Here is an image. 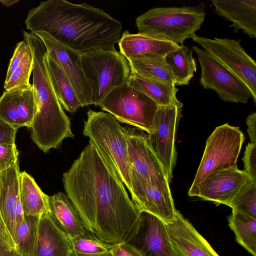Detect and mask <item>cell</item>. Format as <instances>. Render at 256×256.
Returning <instances> with one entry per match:
<instances>
[{
    "instance_id": "obj_37",
    "label": "cell",
    "mask_w": 256,
    "mask_h": 256,
    "mask_svg": "<svg viewBox=\"0 0 256 256\" xmlns=\"http://www.w3.org/2000/svg\"><path fill=\"white\" fill-rule=\"evenodd\" d=\"M110 252L113 256H144L138 248L128 242L113 245Z\"/></svg>"
},
{
    "instance_id": "obj_25",
    "label": "cell",
    "mask_w": 256,
    "mask_h": 256,
    "mask_svg": "<svg viewBox=\"0 0 256 256\" xmlns=\"http://www.w3.org/2000/svg\"><path fill=\"white\" fill-rule=\"evenodd\" d=\"M20 197L25 217L40 218L51 212L49 196L26 172L20 175Z\"/></svg>"
},
{
    "instance_id": "obj_33",
    "label": "cell",
    "mask_w": 256,
    "mask_h": 256,
    "mask_svg": "<svg viewBox=\"0 0 256 256\" xmlns=\"http://www.w3.org/2000/svg\"><path fill=\"white\" fill-rule=\"evenodd\" d=\"M70 240L72 250L82 254L104 253L110 251L113 246L100 240L87 230L84 234Z\"/></svg>"
},
{
    "instance_id": "obj_42",
    "label": "cell",
    "mask_w": 256,
    "mask_h": 256,
    "mask_svg": "<svg viewBox=\"0 0 256 256\" xmlns=\"http://www.w3.org/2000/svg\"><path fill=\"white\" fill-rule=\"evenodd\" d=\"M0 256H14L0 248Z\"/></svg>"
},
{
    "instance_id": "obj_15",
    "label": "cell",
    "mask_w": 256,
    "mask_h": 256,
    "mask_svg": "<svg viewBox=\"0 0 256 256\" xmlns=\"http://www.w3.org/2000/svg\"><path fill=\"white\" fill-rule=\"evenodd\" d=\"M166 224L174 256H220L179 210Z\"/></svg>"
},
{
    "instance_id": "obj_9",
    "label": "cell",
    "mask_w": 256,
    "mask_h": 256,
    "mask_svg": "<svg viewBox=\"0 0 256 256\" xmlns=\"http://www.w3.org/2000/svg\"><path fill=\"white\" fill-rule=\"evenodd\" d=\"M182 108L178 100L169 106H158L154 130L146 134L148 142L162 164L169 184L177 160L176 136Z\"/></svg>"
},
{
    "instance_id": "obj_23",
    "label": "cell",
    "mask_w": 256,
    "mask_h": 256,
    "mask_svg": "<svg viewBox=\"0 0 256 256\" xmlns=\"http://www.w3.org/2000/svg\"><path fill=\"white\" fill-rule=\"evenodd\" d=\"M33 66L34 58L30 46L24 40L18 42L8 66L4 84L6 91L30 86Z\"/></svg>"
},
{
    "instance_id": "obj_14",
    "label": "cell",
    "mask_w": 256,
    "mask_h": 256,
    "mask_svg": "<svg viewBox=\"0 0 256 256\" xmlns=\"http://www.w3.org/2000/svg\"><path fill=\"white\" fill-rule=\"evenodd\" d=\"M125 132L130 176L144 180L166 178L162 164L148 142L146 134L130 127H125Z\"/></svg>"
},
{
    "instance_id": "obj_1",
    "label": "cell",
    "mask_w": 256,
    "mask_h": 256,
    "mask_svg": "<svg viewBox=\"0 0 256 256\" xmlns=\"http://www.w3.org/2000/svg\"><path fill=\"white\" fill-rule=\"evenodd\" d=\"M66 194L85 228L104 242H130L141 222V212L101 152L88 142L62 175Z\"/></svg>"
},
{
    "instance_id": "obj_4",
    "label": "cell",
    "mask_w": 256,
    "mask_h": 256,
    "mask_svg": "<svg viewBox=\"0 0 256 256\" xmlns=\"http://www.w3.org/2000/svg\"><path fill=\"white\" fill-rule=\"evenodd\" d=\"M204 7L201 3L195 6L151 8L136 18L138 34L183 44L200 28L206 16Z\"/></svg>"
},
{
    "instance_id": "obj_11",
    "label": "cell",
    "mask_w": 256,
    "mask_h": 256,
    "mask_svg": "<svg viewBox=\"0 0 256 256\" xmlns=\"http://www.w3.org/2000/svg\"><path fill=\"white\" fill-rule=\"evenodd\" d=\"M201 67L200 82L204 89L214 90L225 102L247 103L252 97L246 85L224 66L212 55L194 46Z\"/></svg>"
},
{
    "instance_id": "obj_30",
    "label": "cell",
    "mask_w": 256,
    "mask_h": 256,
    "mask_svg": "<svg viewBox=\"0 0 256 256\" xmlns=\"http://www.w3.org/2000/svg\"><path fill=\"white\" fill-rule=\"evenodd\" d=\"M228 222L236 240L252 256H256V218L232 212Z\"/></svg>"
},
{
    "instance_id": "obj_38",
    "label": "cell",
    "mask_w": 256,
    "mask_h": 256,
    "mask_svg": "<svg viewBox=\"0 0 256 256\" xmlns=\"http://www.w3.org/2000/svg\"><path fill=\"white\" fill-rule=\"evenodd\" d=\"M17 130L0 120V145L15 144Z\"/></svg>"
},
{
    "instance_id": "obj_2",
    "label": "cell",
    "mask_w": 256,
    "mask_h": 256,
    "mask_svg": "<svg viewBox=\"0 0 256 256\" xmlns=\"http://www.w3.org/2000/svg\"><path fill=\"white\" fill-rule=\"evenodd\" d=\"M24 24L30 32H44L80 53L116 50L122 32V23L104 10L65 0L42 2L29 10Z\"/></svg>"
},
{
    "instance_id": "obj_26",
    "label": "cell",
    "mask_w": 256,
    "mask_h": 256,
    "mask_svg": "<svg viewBox=\"0 0 256 256\" xmlns=\"http://www.w3.org/2000/svg\"><path fill=\"white\" fill-rule=\"evenodd\" d=\"M45 62L52 88L62 109L76 112L82 105L68 77L48 52Z\"/></svg>"
},
{
    "instance_id": "obj_40",
    "label": "cell",
    "mask_w": 256,
    "mask_h": 256,
    "mask_svg": "<svg viewBox=\"0 0 256 256\" xmlns=\"http://www.w3.org/2000/svg\"><path fill=\"white\" fill-rule=\"evenodd\" d=\"M68 256H113L111 254L110 250L100 254H82L76 252L72 250L70 252V255Z\"/></svg>"
},
{
    "instance_id": "obj_28",
    "label": "cell",
    "mask_w": 256,
    "mask_h": 256,
    "mask_svg": "<svg viewBox=\"0 0 256 256\" xmlns=\"http://www.w3.org/2000/svg\"><path fill=\"white\" fill-rule=\"evenodd\" d=\"M165 60L176 80L175 86L188 85L196 72V63L193 51L184 44L168 54Z\"/></svg>"
},
{
    "instance_id": "obj_20",
    "label": "cell",
    "mask_w": 256,
    "mask_h": 256,
    "mask_svg": "<svg viewBox=\"0 0 256 256\" xmlns=\"http://www.w3.org/2000/svg\"><path fill=\"white\" fill-rule=\"evenodd\" d=\"M214 12L232 22L238 33L240 30L251 38H256V0H212Z\"/></svg>"
},
{
    "instance_id": "obj_7",
    "label": "cell",
    "mask_w": 256,
    "mask_h": 256,
    "mask_svg": "<svg viewBox=\"0 0 256 256\" xmlns=\"http://www.w3.org/2000/svg\"><path fill=\"white\" fill-rule=\"evenodd\" d=\"M244 139L239 127L226 123L215 128L206 140L202 160L188 192L189 196H197L200 186L210 176L237 167Z\"/></svg>"
},
{
    "instance_id": "obj_24",
    "label": "cell",
    "mask_w": 256,
    "mask_h": 256,
    "mask_svg": "<svg viewBox=\"0 0 256 256\" xmlns=\"http://www.w3.org/2000/svg\"><path fill=\"white\" fill-rule=\"evenodd\" d=\"M49 200L52 216L70 240L86 232L80 215L66 194L58 192L49 196Z\"/></svg>"
},
{
    "instance_id": "obj_12",
    "label": "cell",
    "mask_w": 256,
    "mask_h": 256,
    "mask_svg": "<svg viewBox=\"0 0 256 256\" xmlns=\"http://www.w3.org/2000/svg\"><path fill=\"white\" fill-rule=\"evenodd\" d=\"M132 200L139 210L152 214L166 223L175 218L172 196L166 178L144 180L130 176Z\"/></svg>"
},
{
    "instance_id": "obj_32",
    "label": "cell",
    "mask_w": 256,
    "mask_h": 256,
    "mask_svg": "<svg viewBox=\"0 0 256 256\" xmlns=\"http://www.w3.org/2000/svg\"><path fill=\"white\" fill-rule=\"evenodd\" d=\"M228 206L233 212L256 218V180L250 179Z\"/></svg>"
},
{
    "instance_id": "obj_22",
    "label": "cell",
    "mask_w": 256,
    "mask_h": 256,
    "mask_svg": "<svg viewBox=\"0 0 256 256\" xmlns=\"http://www.w3.org/2000/svg\"><path fill=\"white\" fill-rule=\"evenodd\" d=\"M20 173L18 162L0 172V210L14 240L18 228L15 210L20 197Z\"/></svg>"
},
{
    "instance_id": "obj_31",
    "label": "cell",
    "mask_w": 256,
    "mask_h": 256,
    "mask_svg": "<svg viewBox=\"0 0 256 256\" xmlns=\"http://www.w3.org/2000/svg\"><path fill=\"white\" fill-rule=\"evenodd\" d=\"M40 218L25 217L18 224L15 240L24 256H37V241Z\"/></svg>"
},
{
    "instance_id": "obj_5",
    "label": "cell",
    "mask_w": 256,
    "mask_h": 256,
    "mask_svg": "<svg viewBox=\"0 0 256 256\" xmlns=\"http://www.w3.org/2000/svg\"><path fill=\"white\" fill-rule=\"evenodd\" d=\"M83 134L113 167L130 193V166L125 127L108 112L90 110Z\"/></svg>"
},
{
    "instance_id": "obj_13",
    "label": "cell",
    "mask_w": 256,
    "mask_h": 256,
    "mask_svg": "<svg viewBox=\"0 0 256 256\" xmlns=\"http://www.w3.org/2000/svg\"><path fill=\"white\" fill-rule=\"evenodd\" d=\"M33 34L42 41L48 55L68 77L82 107L92 104L91 86L82 69L81 53L60 43L44 32L39 31Z\"/></svg>"
},
{
    "instance_id": "obj_17",
    "label": "cell",
    "mask_w": 256,
    "mask_h": 256,
    "mask_svg": "<svg viewBox=\"0 0 256 256\" xmlns=\"http://www.w3.org/2000/svg\"><path fill=\"white\" fill-rule=\"evenodd\" d=\"M142 222L133 245L144 256H174L166 223L156 216L141 212Z\"/></svg>"
},
{
    "instance_id": "obj_8",
    "label": "cell",
    "mask_w": 256,
    "mask_h": 256,
    "mask_svg": "<svg viewBox=\"0 0 256 256\" xmlns=\"http://www.w3.org/2000/svg\"><path fill=\"white\" fill-rule=\"evenodd\" d=\"M99 106L118 121L150 134L158 106L148 96L128 83L112 90Z\"/></svg>"
},
{
    "instance_id": "obj_43",
    "label": "cell",
    "mask_w": 256,
    "mask_h": 256,
    "mask_svg": "<svg viewBox=\"0 0 256 256\" xmlns=\"http://www.w3.org/2000/svg\"></svg>"
},
{
    "instance_id": "obj_18",
    "label": "cell",
    "mask_w": 256,
    "mask_h": 256,
    "mask_svg": "<svg viewBox=\"0 0 256 256\" xmlns=\"http://www.w3.org/2000/svg\"><path fill=\"white\" fill-rule=\"evenodd\" d=\"M35 108L32 84L26 88L5 91L0 97V120L16 129L30 128Z\"/></svg>"
},
{
    "instance_id": "obj_36",
    "label": "cell",
    "mask_w": 256,
    "mask_h": 256,
    "mask_svg": "<svg viewBox=\"0 0 256 256\" xmlns=\"http://www.w3.org/2000/svg\"><path fill=\"white\" fill-rule=\"evenodd\" d=\"M242 160L244 166L243 170L251 179L256 180V144H248Z\"/></svg>"
},
{
    "instance_id": "obj_35",
    "label": "cell",
    "mask_w": 256,
    "mask_h": 256,
    "mask_svg": "<svg viewBox=\"0 0 256 256\" xmlns=\"http://www.w3.org/2000/svg\"><path fill=\"white\" fill-rule=\"evenodd\" d=\"M18 152L15 144L0 145V172L16 164Z\"/></svg>"
},
{
    "instance_id": "obj_6",
    "label": "cell",
    "mask_w": 256,
    "mask_h": 256,
    "mask_svg": "<svg viewBox=\"0 0 256 256\" xmlns=\"http://www.w3.org/2000/svg\"><path fill=\"white\" fill-rule=\"evenodd\" d=\"M81 61L95 106H99L114 89L128 83L131 75L128 60L116 50H87L81 53Z\"/></svg>"
},
{
    "instance_id": "obj_27",
    "label": "cell",
    "mask_w": 256,
    "mask_h": 256,
    "mask_svg": "<svg viewBox=\"0 0 256 256\" xmlns=\"http://www.w3.org/2000/svg\"><path fill=\"white\" fill-rule=\"evenodd\" d=\"M128 84L144 94L158 106H169L178 100V89L162 81L144 78L132 72Z\"/></svg>"
},
{
    "instance_id": "obj_16",
    "label": "cell",
    "mask_w": 256,
    "mask_h": 256,
    "mask_svg": "<svg viewBox=\"0 0 256 256\" xmlns=\"http://www.w3.org/2000/svg\"><path fill=\"white\" fill-rule=\"evenodd\" d=\"M250 179L238 167L226 169L208 177L200 186L197 196L217 206H228Z\"/></svg>"
},
{
    "instance_id": "obj_39",
    "label": "cell",
    "mask_w": 256,
    "mask_h": 256,
    "mask_svg": "<svg viewBox=\"0 0 256 256\" xmlns=\"http://www.w3.org/2000/svg\"><path fill=\"white\" fill-rule=\"evenodd\" d=\"M250 143L256 144V112H251L246 120Z\"/></svg>"
},
{
    "instance_id": "obj_41",
    "label": "cell",
    "mask_w": 256,
    "mask_h": 256,
    "mask_svg": "<svg viewBox=\"0 0 256 256\" xmlns=\"http://www.w3.org/2000/svg\"><path fill=\"white\" fill-rule=\"evenodd\" d=\"M18 2L19 0H0V2L6 7H10Z\"/></svg>"
},
{
    "instance_id": "obj_21",
    "label": "cell",
    "mask_w": 256,
    "mask_h": 256,
    "mask_svg": "<svg viewBox=\"0 0 256 256\" xmlns=\"http://www.w3.org/2000/svg\"><path fill=\"white\" fill-rule=\"evenodd\" d=\"M72 250L70 238L58 224L51 212L41 218L37 256H68Z\"/></svg>"
},
{
    "instance_id": "obj_29",
    "label": "cell",
    "mask_w": 256,
    "mask_h": 256,
    "mask_svg": "<svg viewBox=\"0 0 256 256\" xmlns=\"http://www.w3.org/2000/svg\"><path fill=\"white\" fill-rule=\"evenodd\" d=\"M127 60L132 72L138 75L175 86L176 80L165 57L132 58Z\"/></svg>"
},
{
    "instance_id": "obj_34",
    "label": "cell",
    "mask_w": 256,
    "mask_h": 256,
    "mask_svg": "<svg viewBox=\"0 0 256 256\" xmlns=\"http://www.w3.org/2000/svg\"><path fill=\"white\" fill-rule=\"evenodd\" d=\"M0 248L14 256H24L10 232L0 210Z\"/></svg>"
},
{
    "instance_id": "obj_19",
    "label": "cell",
    "mask_w": 256,
    "mask_h": 256,
    "mask_svg": "<svg viewBox=\"0 0 256 256\" xmlns=\"http://www.w3.org/2000/svg\"><path fill=\"white\" fill-rule=\"evenodd\" d=\"M120 52L127 60L132 58L165 57L180 45L161 39L124 30L118 42Z\"/></svg>"
},
{
    "instance_id": "obj_3",
    "label": "cell",
    "mask_w": 256,
    "mask_h": 256,
    "mask_svg": "<svg viewBox=\"0 0 256 256\" xmlns=\"http://www.w3.org/2000/svg\"><path fill=\"white\" fill-rule=\"evenodd\" d=\"M24 40L34 58L32 70L35 112L32 122V138L42 151L58 148L66 138L74 136L70 121L64 111L52 88L45 58L47 54L42 41L32 32H23Z\"/></svg>"
},
{
    "instance_id": "obj_10",
    "label": "cell",
    "mask_w": 256,
    "mask_h": 256,
    "mask_svg": "<svg viewBox=\"0 0 256 256\" xmlns=\"http://www.w3.org/2000/svg\"><path fill=\"white\" fill-rule=\"evenodd\" d=\"M192 39L246 85L256 104V64L241 46V40L197 35Z\"/></svg>"
}]
</instances>
